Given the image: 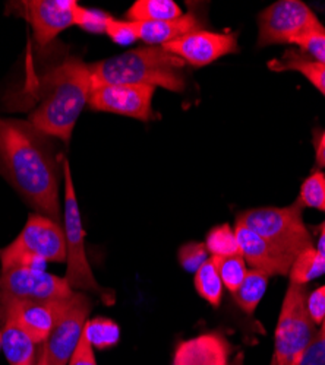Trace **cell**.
I'll return each mask as SVG.
<instances>
[{
  "label": "cell",
  "instance_id": "13",
  "mask_svg": "<svg viewBox=\"0 0 325 365\" xmlns=\"http://www.w3.org/2000/svg\"><path fill=\"white\" fill-rule=\"evenodd\" d=\"M75 294V292H74ZM74 294L68 298L53 301H2L0 309L8 310L25 329L31 339L43 345L57 322L69 309Z\"/></svg>",
  "mask_w": 325,
  "mask_h": 365
},
{
  "label": "cell",
  "instance_id": "37",
  "mask_svg": "<svg viewBox=\"0 0 325 365\" xmlns=\"http://www.w3.org/2000/svg\"><path fill=\"white\" fill-rule=\"evenodd\" d=\"M34 365H47V355H46V352H44L43 346H41V349H40L39 359H37V362H36Z\"/></svg>",
  "mask_w": 325,
  "mask_h": 365
},
{
  "label": "cell",
  "instance_id": "38",
  "mask_svg": "<svg viewBox=\"0 0 325 365\" xmlns=\"http://www.w3.org/2000/svg\"><path fill=\"white\" fill-rule=\"evenodd\" d=\"M314 232L318 235V234H322V232H325V220L319 224V225H316L315 228H314Z\"/></svg>",
  "mask_w": 325,
  "mask_h": 365
},
{
  "label": "cell",
  "instance_id": "10",
  "mask_svg": "<svg viewBox=\"0 0 325 365\" xmlns=\"http://www.w3.org/2000/svg\"><path fill=\"white\" fill-rule=\"evenodd\" d=\"M90 312L91 298L85 292L75 291L69 309L41 345L47 355V365H68L81 341Z\"/></svg>",
  "mask_w": 325,
  "mask_h": 365
},
{
  "label": "cell",
  "instance_id": "35",
  "mask_svg": "<svg viewBox=\"0 0 325 365\" xmlns=\"http://www.w3.org/2000/svg\"><path fill=\"white\" fill-rule=\"evenodd\" d=\"M315 154H316V165L319 168H325V148H316Z\"/></svg>",
  "mask_w": 325,
  "mask_h": 365
},
{
  "label": "cell",
  "instance_id": "31",
  "mask_svg": "<svg viewBox=\"0 0 325 365\" xmlns=\"http://www.w3.org/2000/svg\"><path fill=\"white\" fill-rule=\"evenodd\" d=\"M106 34L111 38L113 43L119 44V46H131L136 40H139L135 22H131L126 19H124V21L114 19L113 16H109V19H107Z\"/></svg>",
  "mask_w": 325,
  "mask_h": 365
},
{
  "label": "cell",
  "instance_id": "18",
  "mask_svg": "<svg viewBox=\"0 0 325 365\" xmlns=\"http://www.w3.org/2000/svg\"><path fill=\"white\" fill-rule=\"evenodd\" d=\"M0 322H2V351L9 365H21L34 361L36 342L16 322V319L5 309H0Z\"/></svg>",
  "mask_w": 325,
  "mask_h": 365
},
{
  "label": "cell",
  "instance_id": "1",
  "mask_svg": "<svg viewBox=\"0 0 325 365\" xmlns=\"http://www.w3.org/2000/svg\"><path fill=\"white\" fill-rule=\"evenodd\" d=\"M29 121L0 118V174L36 214L61 224V174L53 143Z\"/></svg>",
  "mask_w": 325,
  "mask_h": 365
},
{
  "label": "cell",
  "instance_id": "33",
  "mask_svg": "<svg viewBox=\"0 0 325 365\" xmlns=\"http://www.w3.org/2000/svg\"><path fill=\"white\" fill-rule=\"evenodd\" d=\"M68 365H97V359L94 355V346L88 338V333L84 329V333L81 336V341L72 355V358L69 359Z\"/></svg>",
  "mask_w": 325,
  "mask_h": 365
},
{
  "label": "cell",
  "instance_id": "24",
  "mask_svg": "<svg viewBox=\"0 0 325 365\" xmlns=\"http://www.w3.org/2000/svg\"><path fill=\"white\" fill-rule=\"evenodd\" d=\"M204 245L211 257H227L241 255L234 228H231L229 224L214 227L206 234Z\"/></svg>",
  "mask_w": 325,
  "mask_h": 365
},
{
  "label": "cell",
  "instance_id": "9",
  "mask_svg": "<svg viewBox=\"0 0 325 365\" xmlns=\"http://www.w3.org/2000/svg\"><path fill=\"white\" fill-rule=\"evenodd\" d=\"M74 292L65 277L51 275L41 267L18 266L0 272L2 301H53Z\"/></svg>",
  "mask_w": 325,
  "mask_h": 365
},
{
  "label": "cell",
  "instance_id": "39",
  "mask_svg": "<svg viewBox=\"0 0 325 365\" xmlns=\"http://www.w3.org/2000/svg\"><path fill=\"white\" fill-rule=\"evenodd\" d=\"M316 148H325V130H324V133L321 135V138H319V140H318Z\"/></svg>",
  "mask_w": 325,
  "mask_h": 365
},
{
  "label": "cell",
  "instance_id": "28",
  "mask_svg": "<svg viewBox=\"0 0 325 365\" xmlns=\"http://www.w3.org/2000/svg\"><path fill=\"white\" fill-rule=\"evenodd\" d=\"M209 250H206L204 242H186L181 249L179 253H177V259H179L181 266L189 272V273H196L199 267L209 260Z\"/></svg>",
  "mask_w": 325,
  "mask_h": 365
},
{
  "label": "cell",
  "instance_id": "14",
  "mask_svg": "<svg viewBox=\"0 0 325 365\" xmlns=\"http://www.w3.org/2000/svg\"><path fill=\"white\" fill-rule=\"evenodd\" d=\"M75 0H29L22 2L24 18L31 24L39 46H47L66 28L75 25Z\"/></svg>",
  "mask_w": 325,
  "mask_h": 365
},
{
  "label": "cell",
  "instance_id": "34",
  "mask_svg": "<svg viewBox=\"0 0 325 365\" xmlns=\"http://www.w3.org/2000/svg\"><path fill=\"white\" fill-rule=\"evenodd\" d=\"M306 307L312 322L316 326H321L325 320V285L316 288L311 294H308Z\"/></svg>",
  "mask_w": 325,
  "mask_h": 365
},
{
  "label": "cell",
  "instance_id": "23",
  "mask_svg": "<svg viewBox=\"0 0 325 365\" xmlns=\"http://www.w3.org/2000/svg\"><path fill=\"white\" fill-rule=\"evenodd\" d=\"M325 275V257L314 247L302 252L294 259L289 272L290 282L308 285L314 279Z\"/></svg>",
  "mask_w": 325,
  "mask_h": 365
},
{
  "label": "cell",
  "instance_id": "7",
  "mask_svg": "<svg viewBox=\"0 0 325 365\" xmlns=\"http://www.w3.org/2000/svg\"><path fill=\"white\" fill-rule=\"evenodd\" d=\"M306 299V285L290 282L276 327L273 365H290L319 334V329L309 316Z\"/></svg>",
  "mask_w": 325,
  "mask_h": 365
},
{
  "label": "cell",
  "instance_id": "8",
  "mask_svg": "<svg viewBox=\"0 0 325 365\" xmlns=\"http://www.w3.org/2000/svg\"><path fill=\"white\" fill-rule=\"evenodd\" d=\"M319 25L316 14L301 0H279L258 15V47L294 44Z\"/></svg>",
  "mask_w": 325,
  "mask_h": 365
},
{
  "label": "cell",
  "instance_id": "6",
  "mask_svg": "<svg viewBox=\"0 0 325 365\" xmlns=\"http://www.w3.org/2000/svg\"><path fill=\"white\" fill-rule=\"evenodd\" d=\"M64 185H65V200H64V230L66 240V275L65 279L74 291L79 292H96L106 302H113L114 295L111 291L103 288L93 273L85 253V231L82 225L78 199L72 181L69 163L64 161Z\"/></svg>",
  "mask_w": 325,
  "mask_h": 365
},
{
  "label": "cell",
  "instance_id": "21",
  "mask_svg": "<svg viewBox=\"0 0 325 365\" xmlns=\"http://www.w3.org/2000/svg\"><path fill=\"white\" fill-rule=\"evenodd\" d=\"M269 279L270 277L265 275L264 272L251 269L248 270L246 277L241 284V287L238 288V291L233 292V298L236 304H238L246 314H252L258 307V304L261 302L265 291H267Z\"/></svg>",
  "mask_w": 325,
  "mask_h": 365
},
{
  "label": "cell",
  "instance_id": "27",
  "mask_svg": "<svg viewBox=\"0 0 325 365\" xmlns=\"http://www.w3.org/2000/svg\"><path fill=\"white\" fill-rule=\"evenodd\" d=\"M85 330L94 348L104 349L119 342V336H121L119 326L109 319L99 317V319L88 320L85 324Z\"/></svg>",
  "mask_w": 325,
  "mask_h": 365
},
{
  "label": "cell",
  "instance_id": "40",
  "mask_svg": "<svg viewBox=\"0 0 325 365\" xmlns=\"http://www.w3.org/2000/svg\"><path fill=\"white\" fill-rule=\"evenodd\" d=\"M319 333L321 334H325V320H324V323L321 324V329H319Z\"/></svg>",
  "mask_w": 325,
  "mask_h": 365
},
{
  "label": "cell",
  "instance_id": "20",
  "mask_svg": "<svg viewBox=\"0 0 325 365\" xmlns=\"http://www.w3.org/2000/svg\"><path fill=\"white\" fill-rule=\"evenodd\" d=\"M182 9L173 0H136L125 14L131 22H156L181 18Z\"/></svg>",
  "mask_w": 325,
  "mask_h": 365
},
{
  "label": "cell",
  "instance_id": "26",
  "mask_svg": "<svg viewBox=\"0 0 325 365\" xmlns=\"http://www.w3.org/2000/svg\"><path fill=\"white\" fill-rule=\"evenodd\" d=\"M214 259L217 262V269H219L224 288H227L231 294L238 291V288L241 287L248 273V264L244 256L234 255V256L214 257Z\"/></svg>",
  "mask_w": 325,
  "mask_h": 365
},
{
  "label": "cell",
  "instance_id": "17",
  "mask_svg": "<svg viewBox=\"0 0 325 365\" xmlns=\"http://www.w3.org/2000/svg\"><path fill=\"white\" fill-rule=\"evenodd\" d=\"M135 26L138 38L149 46H164L201 29L199 21L194 14L167 21L135 22Z\"/></svg>",
  "mask_w": 325,
  "mask_h": 365
},
{
  "label": "cell",
  "instance_id": "25",
  "mask_svg": "<svg viewBox=\"0 0 325 365\" xmlns=\"http://www.w3.org/2000/svg\"><path fill=\"white\" fill-rule=\"evenodd\" d=\"M298 202L302 207L316 209L325 214V173L314 170L302 182Z\"/></svg>",
  "mask_w": 325,
  "mask_h": 365
},
{
  "label": "cell",
  "instance_id": "41",
  "mask_svg": "<svg viewBox=\"0 0 325 365\" xmlns=\"http://www.w3.org/2000/svg\"><path fill=\"white\" fill-rule=\"evenodd\" d=\"M21 365H34V361H29V362H25V364H21Z\"/></svg>",
  "mask_w": 325,
  "mask_h": 365
},
{
  "label": "cell",
  "instance_id": "36",
  "mask_svg": "<svg viewBox=\"0 0 325 365\" xmlns=\"http://www.w3.org/2000/svg\"><path fill=\"white\" fill-rule=\"evenodd\" d=\"M315 249L325 257V232L318 234V241H316V247Z\"/></svg>",
  "mask_w": 325,
  "mask_h": 365
},
{
  "label": "cell",
  "instance_id": "22",
  "mask_svg": "<svg viewBox=\"0 0 325 365\" xmlns=\"http://www.w3.org/2000/svg\"><path fill=\"white\" fill-rule=\"evenodd\" d=\"M195 289L213 307L220 306L224 285L220 278L217 262L214 257L206 260L195 273Z\"/></svg>",
  "mask_w": 325,
  "mask_h": 365
},
{
  "label": "cell",
  "instance_id": "16",
  "mask_svg": "<svg viewBox=\"0 0 325 365\" xmlns=\"http://www.w3.org/2000/svg\"><path fill=\"white\" fill-rule=\"evenodd\" d=\"M231 346L220 333H202L177 345L173 365H229Z\"/></svg>",
  "mask_w": 325,
  "mask_h": 365
},
{
  "label": "cell",
  "instance_id": "29",
  "mask_svg": "<svg viewBox=\"0 0 325 365\" xmlns=\"http://www.w3.org/2000/svg\"><path fill=\"white\" fill-rule=\"evenodd\" d=\"M294 46H298L304 50L315 62L325 65V26L319 25L318 28L312 29L308 34L301 37Z\"/></svg>",
  "mask_w": 325,
  "mask_h": 365
},
{
  "label": "cell",
  "instance_id": "32",
  "mask_svg": "<svg viewBox=\"0 0 325 365\" xmlns=\"http://www.w3.org/2000/svg\"><path fill=\"white\" fill-rule=\"evenodd\" d=\"M290 365H325V334H318L314 342Z\"/></svg>",
  "mask_w": 325,
  "mask_h": 365
},
{
  "label": "cell",
  "instance_id": "3",
  "mask_svg": "<svg viewBox=\"0 0 325 365\" xmlns=\"http://www.w3.org/2000/svg\"><path fill=\"white\" fill-rule=\"evenodd\" d=\"M185 62L161 46L138 47L90 65L93 89L103 85H144L182 93Z\"/></svg>",
  "mask_w": 325,
  "mask_h": 365
},
{
  "label": "cell",
  "instance_id": "5",
  "mask_svg": "<svg viewBox=\"0 0 325 365\" xmlns=\"http://www.w3.org/2000/svg\"><path fill=\"white\" fill-rule=\"evenodd\" d=\"M302 209L298 200L284 207H254L239 214L236 222L248 227L294 260L302 252L314 247L312 235L304 222Z\"/></svg>",
  "mask_w": 325,
  "mask_h": 365
},
{
  "label": "cell",
  "instance_id": "30",
  "mask_svg": "<svg viewBox=\"0 0 325 365\" xmlns=\"http://www.w3.org/2000/svg\"><path fill=\"white\" fill-rule=\"evenodd\" d=\"M109 14L97 9H88L78 5L75 12V25L82 28L84 31L93 34L106 33V24L109 19Z\"/></svg>",
  "mask_w": 325,
  "mask_h": 365
},
{
  "label": "cell",
  "instance_id": "11",
  "mask_svg": "<svg viewBox=\"0 0 325 365\" xmlns=\"http://www.w3.org/2000/svg\"><path fill=\"white\" fill-rule=\"evenodd\" d=\"M154 93L156 88L144 85H103L93 89L88 106L96 111L150 121Z\"/></svg>",
  "mask_w": 325,
  "mask_h": 365
},
{
  "label": "cell",
  "instance_id": "15",
  "mask_svg": "<svg viewBox=\"0 0 325 365\" xmlns=\"http://www.w3.org/2000/svg\"><path fill=\"white\" fill-rule=\"evenodd\" d=\"M234 232L236 238H238L241 255L244 256L246 264L255 270L264 272L269 277L289 275L294 262L291 257L283 255L267 240L242 224L236 222Z\"/></svg>",
  "mask_w": 325,
  "mask_h": 365
},
{
  "label": "cell",
  "instance_id": "2",
  "mask_svg": "<svg viewBox=\"0 0 325 365\" xmlns=\"http://www.w3.org/2000/svg\"><path fill=\"white\" fill-rule=\"evenodd\" d=\"M91 93L90 65L78 57H68L43 73L36 86L28 89L25 100L36 104L28 121L44 135L69 143Z\"/></svg>",
  "mask_w": 325,
  "mask_h": 365
},
{
  "label": "cell",
  "instance_id": "19",
  "mask_svg": "<svg viewBox=\"0 0 325 365\" xmlns=\"http://www.w3.org/2000/svg\"><path fill=\"white\" fill-rule=\"evenodd\" d=\"M273 72H298L304 75L325 97V65L315 62L308 54L298 50H287L281 57L267 63Z\"/></svg>",
  "mask_w": 325,
  "mask_h": 365
},
{
  "label": "cell",
  "instance_id": "12",
  "mask_svg": "<svg viewBox=\"0 0 325 365\" xmlns=\"http://www.w3.org/2000/svg\"><path fill=\"white\" fill-rule=\"evenodd\" d=\"M161 47L195 68L211 65L220 57L239 50L236 33H213L205 29H198Z\"/></svg>",
  "mask_w": 325,
  "mask_h": 365
},
{
  "label": "cell",
  "instance_id": "42",
  "mask_svg": "<svg viewBox=\"0 0 325 365\" xmlns=\"http://www.w3.org/2000/svg\"><path fill=\"white\" fill-rule=\"evenodd\" d=\"M0 349H2V333H0Z\"/></svg>",
  "mask_w": 325,
  "mask_h": 365
},
{
  "label": "cell",
  "instance_id": "43",
  "mask_svg": "<svg viewBox=\"0 0 325 365\" xmlns=\"http://www.w3.org/2000/svg\"><path fill=\"white\" fill-rule=\"evenodd\" d=\"M271 365H273V364H271Z\"/></svg>",
  "mask_w": 325,
  "mask_h": 365
},
{
  "label": "cell",
  "instance_id": "4",
  "mask_svg": "<svg viewBox=\"0 0 325 365\" xmlns=\"http://www.w3.org/2000/svg\"><path fill=\"white\" fill-rule=\"evenodd\" d=\"M66 262V240L62 224L33 214L18 237L0 250L2 270L26 266L41 267L46 263Z\"/></svg>",
  "mask_w": 325,
  "mask_h": 365
}]
</instances>
